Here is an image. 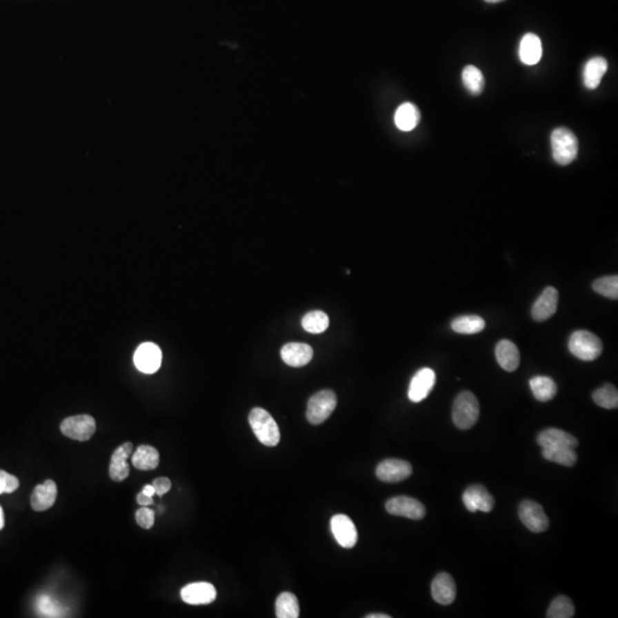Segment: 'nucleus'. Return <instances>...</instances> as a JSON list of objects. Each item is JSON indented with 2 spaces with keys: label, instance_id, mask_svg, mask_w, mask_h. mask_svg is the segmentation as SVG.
<instances>
[{
  "label": "nucleus",
  "instance_id": "nucleus-32",
  "mask_svg": "<svg viewBox=\"0 0 618 618\" xmlns=\"http://www.w3.org/2000/svg\"><path fill=\"white\" fill-rule=\"evenodd\" d=\"M575 615L574 602L566 595H559L548 607L546 617L571 618Z\"/></svg>",
  "mask_w": 618,
  "mask_h": 618
},
{
  "label": "nucleus",
  "instance_id": "nucleus-6",
  "mask_svg": "<svg viewBox=\"0 0 618 618\" xmlns=\"http://www.w3.org/2000/svg\"><path fill=\"white\" fill-rule=\"evenodd\" d=\"M97 423L93 417L90 415H78L69 417L61 423V432L66 437L72 440L88 441L94 435Z\"/></svg>",
  "mask_w": 618,
  "mask_h": 618
},
{
  "label": "nucleus",
  "instance_id": "nucleus-5",
  "mask_svg": "<svg viewBox=\"0 0 618 618\" xmlns=\"http://www.w3.org/2000/svg\"><path fill=\"white\" fill-rule=\"evenodd\" d=\"M337 407V395L330 390H321L309 399L307 420L312 425L324 423Z\"/></svg>",
  "mask_w": 618,
  "mask_h": 618
},
{
  "label": "nucleus",
  "instance_id": "nucleus-10",
  "mask_svg": "<svg viewBox=\"0 0 618 618\" xmlns=\"http://www.w3.org/2000/svg\"><path fill=\"white\" fill-rule=\"evenodd\" d=\"M161 348L156 343H145L135 350L133 361L139 371L152 375L161 368Z\"/></svg>",
  "mask_w": 618,
  "mask_h": 618
},
{
  "label": "nucleus",
  "instance_id": "nucleus-7",
  "mask_svg": "<svg viewBox=\"0 0 618 618\" xmlns=\"http://www.w3.org/2000/svg\"><path fill=\"white\" fill-rule=\"evenodd\" d=\"M519 517L522 524L532 532H544L548 530L550 520L545 515L544 508L534 501H524L519 508Z\"/></svg>",
  "mask_w": 618,
  "mask_h": 618
},
{
  "label": "nucleus",
  "instance_id": "nucleus-8",
  "mask_svg": "<svg viewBox=\"0 0 618 618\" xmlns=\"http://www.w3.org/2000/svg\"><path fill=\"white\" fill-rule=\"evenodd\" d=\"M386 510L390 515L404 517L411 520H421L426 515V508L419 501L407 496L390 498Z\"/></svg>",
  "mask_w": 618,
  "mask_h": 618
},
{
  "label": "nucleus",
  "instance_id": "nucleus-13",
  "mask_svg": "<svg viewBox=\"0 0 618 618\" xmlns=\"http://www.w3.org/2000/svg\"><path fill=\"white\" fill-rule=\"evenodd\" d=\"M331 530L336 541L343 548H352L357 545V527L350 517L345 515H337L331 519Z\"/></svg>",
  "mask_w": 618,
  "mask_h": 618
},
{
  "label": "nucleus",
  "instance_id": "nucleus-24",
  "mask_svg": "<svg viewBox=\"0 0 618 618\" xmlns=\"http://www.w3.org/2000/svg\"><path fill=\"white\" fill-rule=\"evenodd\" d=\"M419 121V109L410 102L401 104L400 107L397 108L395 116H394V121H395L397 128L403 132L412 131Z\"/></svg>",
  "mask_w": 618,
  "mask_h": 618
},
{
  "label": "nucleus",
  "instance_id": "nucleus-38",
  "mask_svg": "<svg viewBox=\"0 0 618 618\" xmlns=\"http://www.w3.org/2000/svg\"><path fill=\"white\" fill-rule=\"evenodd\" d=\"M152 487H154L156 495L164 496L171 489V481L168 477H158L152 482Z\"/></svg>",
  "mask_w": 618,
  "mask_h": 618
},
{
  "label": "nucleus",
  "instance_id": "nucleus-3",
  "mask_svg": "<svg viewBox=\"0 0 618 618\" xmlns=\"http://www.w3.org/2000/svg\"><path fill=\"white\" fill-rule=\"evenodd\" d=\"M480 415L479 401L473 393L461 392L454 402L452 420L459 430H470L477 423Z\"/></svg>",
  "mask_w": 618,
  "mask_h": 618
},
{
  "label": "nucleus",
  "instance_id": "nucleus-1",
  "mask_svg": "<svg viewBox=\"0 0 618 618\" xmlns=\"http://www.w3.org/2000/svg\"><path fill=\"white\" fill-rule=\"evenodd\" d=\"M249 423L253 433L262 444L267 447H276L279 444L281 440L279 425L265 409H252L249 415Z\"/></svg>",
  "mask_w": 618,
  "mask_h": 618
},
{
  "label": "nucleus",
  "instance_id": "nucleus-34",
  "mask_svg": "<svg viewBox=\"0 0 618 618\" xmlns=\"http://www.w3.org/2000/svg\"><path fill=\"white\" fill-rule=\"evenodd\" d=\"M593 290L601 296L612 300L618 298V276H605L593 283Z\"/></svg>",
  "mask_w": 618,
  "mask_h": 618
},
{
  "label": "nucleus",
  "instance_id": "nucleus-22",
  "mask_svg": "<svg viewBox=\"0 0 618 618\" xmlns=\"http://www.w3.org/2000/svg\"><path fill=\"white\" fill-rule=\"evenodd\" d=\"M496 359L505 371L513 372L520 364V352L510 340H501L496 346Z\"/></svg>",
  "mask_w": 618,
  "mask_h": 618
},
{
  "label": "nucleus",
  "instance_id": "nucleus-33",
  "mask_svg": "<svg viewBox=\"0 0 618 618\" xmlns=\"http://www.w3.org/2000/svg\"><path fill=\"white\" fill-rule=\"evenodd\" d=\"M593 401L599 407L616 409L618 407V392L615 386L606 383L593 393Z\"/></svg>",
  "mask_w": 618,
  "mask_h": 618
},
{
  "label": "nucleus",
  "instance_id": "nucleus-36",
  "mask_svg": "<svg viewBox=\"0 0 618 618\" xmlns=\"http://www.w3.org/2000/svg\"><path fill=\"white\" fill-rule=\"evenodd\" d=\"M20 486L17 477L0 470V495L12 494Z\"/></svg>",
  "mask_w": 618,
  "mask_h": 618
},
{
  "label": "nucleus",
  "instance_id": "nucleus-17",
  "mask_svg": "<svg viewBox=\"0 0 618 618\" xmlns=\"http://www.w3.org/2000/svg\"><path fill=\"white\" fill-rule=\"evenodd\" d=\"M457 588L454 578L447 572H441L432 583V597L440 605H451L456 599Z\"/></svg>",
  "mask_w": 618,
  "mask_h": 618
},
{
  "label": "nucleus",
  "instance_id": "nucleus-21",
  "mask_svg": "<svg viewBox=\"0 0 618 618\" xmlns=\"http://www.w3.org/2000/svg\"><path fill=\"white\" fill-rule=\"evenodd\" d=\"M541 55H543V46H541V41L537 34H524L521 39L520 48H519L520 60L527 66H534L539 62Z\"/></svg>",
  "mask_w": 618,
  "mask_h": 618
},
{
  "label": "nucleus",
  "instance_id": "nucleus-11",
  "mask_svg": "<svg viewBox=\"0 0 618 618\" xmlns=\"http://www.w3.org/2000/svg\"><path fill=\"white\" fill-rule=\"evenodd\" d=\"M463 503L468 511L488 512L492 511L495 506V499L490 492L481 484H473L464 491Z\"/></svg>",
  "mask_w": 618,
  "mask_h": 618
},
{
  "label": "nucleus",
  "instance_id": "nucleus-23",
  "mask_svg": "<svg viewBox=\"0 0 618 618\" xmlns=\"http://www.w3.org/2000/svg\"><path fill=\"white\" fill-rule=\"evenodd\" d=\"M608 69L607 60L601 57H592L585 64L583 71V79H584L585 88L588 90H595L601 83L602 77L605 76Z\"/></svg>",
  "mask_w": 618,
  "mask_h": 618
},
{
  "label": "nucleus",
  "instance_id": "nucleus-35",
  "mask_svg": "<svg viewBox=\"0 0 618 618\" xmlns=\"http://www.w3.org/2000/svg\"><path fill=\"white\" fill-rule=\"evenodd\" d=\"M37 608L41 614L45 617H57L60 616V609L57 607V604L53 601V599L50 598L48 595H41L37 600Z\"/></svg>",
  "mask_w": 618,
  "mask_h": 618
},
{
  "label": "nucleus",
  "instance_id": "nucleus-27",
  "mask_svg": "<svg viewBox=\"0 0 618 618\" xmlns=\"http://www.w3.org/2000/svg\"><path fill=\"white\" fill-rule=\"evenodd\" d=\"M541 455L546 461H553L562 466H574L577 461V454L575 449L567 447H545Z\"/></svg>",
  "mask_w": 618,
  "mask_h": 618
},
{
  "label": "nucleus",
  "instance_id": "nucleus-2",
  "mask_svg": "<svg viewBox=\"0 0 618 618\" xmlns=\"http://www.w3.org/2000/svg\"><path fill=\"white\" fill-rule=\"evenodd\" d=\"M551 146L552 154L559 165H569L577 157V137L569 128H555L552 132Z\"/></svg>",
  "mask_w": 618,
  "mask_h": 618
},
{
  "label": "nucleus",
  "instance_id": "nucleus-12",
  "mask_svg": "<svg viewBox=\"0 0 618 618\" xmlns=\"http://www.w3.org/2000/svg\"><path fill=\"white\" fill-rule=\"evenodd\" d=\"M435 381H437V376L433 370L430 368L420 369L411 379L408 397L415 403L421 402L430 395L434 385H435Z\"/></svg>",
  "mask_w": 618,
  "mask_h": 618
},
{
  "label": "nucleus",
  "instance_id": "nucleus-39",
  "mask_svg": "<svg viewBox=\"0 0 618 618\" xmlns=\"http://www.w3.org/2000/svg\"><path fill=\"white\" fill-rule=\"evenodd\" d=\"M137 501H138V504L141 505V506H149V505L154 504V499H152V497L147 496V495L143 494L142 491L138 495Z\"/></svg>",
  "mask_w": 618,
  "mask_h": 618
},
{
  "label": "nucleus",
  "instance_id": "nucleus-16",
  "mask_svg": "<svg viewBox=\"0 0 618 618\" xmlns=\"http://www.w3.org/2000/svg\"><path fill=\"white\" fill-rule=\"evenodd\" d=\"M132 454H133V444L131 442H125L114 451L109 467L111 480L121 482L128 479L130 475L128 459L131 457Z\"/></svg>",
  "mask_w": 618,
  "mask_h": 618
},
{
  "label": "nucleus",
  "instance_id": "nucleus-25",
  "mask_svg": "<svg viewBox=\"0 0 618 618\" xmlns=\"http://www.w3.org/2000/svg\"><path fill=\"white\" fill-rule=\"evenodd\" d=\"M531 392L541 402H548L557 395L558 387L555 380L546 376H536L529 381Z\"/></svg>",
  "mask_w": 618,
  "mask_h": 618
},
{
  "label": "nucleus",
  "instance_id": "nucleus-40",
  "mask_svg": "<svg viewBox=\"0 0 618 618\" xmlns=\"http://www.w3.org/2000/svg\"><path fill=\"white\" fill-rule=\"evenodd\" d=\"M142 492L147 495V496H150V497H152L154 495H156V492H154V487H152V484H147V486H145V488L142 489Z\"/></svg>",
  "mask_w": 618,
  "mask_h": 618
},
{
  "label": "nucleus",
  "instance_id": "nucleus-4",
  "mask_svg": "<svg viewBox=\"0 0 618 618\" xmlns=\"http://www.w3.org/2000/svg\"><path fill=\"white\" fill-rule=\"evenodd\" d=\"M568 346L570 353L581 361L597 360L602 353L601 340L586 330H578L572 333Z\"/></svg>",
  "mask_w": 618,
  "mask_h": 618
},
{
  "label": "nucleus",
  "instance_id": "nucleus-15",
  "mask_svg": "<svg viewBox=\"0 0 618 618\" xmlns=\"http://www.w3.org/2000/svg\"><path fill=\"white\" fill-rule=\"evenodd\" d=\"M559 292L553 286H548L535 301L531 314L535 321L543 322L551 319L558 308Z\"/></svg>",
  "mask_w": 618,
  "mask_h": 618
},
{
  "label": "nucleus",
  "instance_id": "nucleus-18",
  "mask_svg": "<svg viewBox=\"0 0 618 618\" xmlns=\"http://www.w3.org/2000/svg\"><path fill=\"white\" fill-rule=\"evenodd\" d=\"M312 347L303 343H289L281 350V357L288 366L300 368L308 364L312 359Z\"/></svg>",
  "mask_w": 618,
  "mask_h": 618
},
{
  "label": "nucleus",
  "instance_id": "nucleus-43",
  "mask_svg": "<svg viewBox=\"0 0 618 618\" xmlns=\"http://www.w3.org/2000/svg\"><path fill=\"white\" fill-rule=\"evenodd\" d=\"M484 1L489 3H501V1H504V0H484Z\"/></svg>",
  "mask_w": 618,
  "mask_h": 618
},
{
  "label": "nucleus",
  "instance_id": "nucleus-41",
  "mask_svg": "<svg viewBox=\"0 0 618 618\" xmlns=\"http://www.w3.org/2000/svg\"><path fill=\"white\" fill-rule=\"evenodd\" d=\"M366 618H390V616L386 615V614H369V615L366 616Z\"/></svg>",
  "mask_w": 618,
  "mask_h": 618
},
{
  "label": "nucleus",
  "instance_id": "nucleus-26",
  "mask_svg": "<svg viewBox=\"0 0 618 618\" xmlns=\"http://www.w3.org/2000/svg\"><path fill=\"white\" fill-rule=\"evenodd\" d=\"M132 464L140 470H154L159 464V454L154 447L140 446L132 456Z\"/></svg>",
  "mask_w": 618,
  "mask_h": 618
},
{
  "label": "nucleus",
  "instance_id": "nucleus-31",
  "mask_svg": "<svg viewBox=\"0 0 618 618\" xmlns=\"http://www.w3.org/2000/svg\"><path fill=\"white\" fill-rule=\"evenodd\" d=\"M329 316L322 310H312L307 312L301 321L303 330L309 333H322L329 328Z\"/></svg>",
  "mask_w": 618,
  "mask_h": 618
},
{
  "label": "nucleus",
  "instance_id": "nucleus-20",
  "mask_svg": "<svg viewBox=\"0 0 618 618\" xmlns=\"http://www.w3.org/2000/svg\"><path fill=\"white\" fill-rule=\"evenodd\" d=\"M537 442L541 448L567 447L576 449L579 444L576 437L559 428H548L543 430L538 435Z\"/></svg>",
  "mask_w": 618,
  "mask_h": 618
},
{
  "label": "nucleus",
  "instance_id": "nucleus-30",
  "mask_svg": "<svg viewBox=\"0 0 618 618\" xmlns=\"http://www.w3.org/2000/svg\"><path fill=\"white\" fill-rule=\"evenodd\" d=\"M463 84L472 95H480L484 90V77L480 69L474 66H466L461 74Z\"/></svg>",
  "mask_w": 618,
  "mask_h": 618
},
{
  "label": "nucleus",
  "instance_id": "nucleus-29",
  "mask_svg": "<svg viewBox=\"0 0 618 618\" xmlns=\"http://www.w3.org/2000/svg\"><path fill=\"white\" fill-rule=\"evenodd\" d=\"M451 328L455 332L461 333V335H475V333L481 332L486 328V322L480 316H461L452 321Z\"/></svg>",
  "mask_w": 618,
  "mask_h": 618
},
{
  "label": "nucleus",
  "instance_id": "nucleus-19",
  "mask_svg": "<svg viewBox=\"0 0 618 618\" xmlns=\"http://www.w3.org/2000/svg\"><path fill=\"white\" fill-rule=\"evenodd\" d=\"M57 487L53 480H46L44 484H38L31 495V508L34 511H46L53 506L57 501Z\"/></svg>",
  "mask_w": 618,
  "mask_h": 618
},
{
  "label": "nucleus",
  "instance_id": "nucleus-42",
  "mask_svg": "<svg viewBox=\"0 0 618 618\" xmlns=\"http://www.w3.org/2000/svg\"><path fill=\"white\" fill-rule=\"evenodd\" d=\"M3 526H5V517H3V508L0 506V530L3 529Z\"/></svg>",
  "mask_w": 618,
  "mask_h": 618
},
{
  "label": "nucleus",
  "instance_id": "nucleus-14",
  "mask_svg": "<svg viewBox=\"0 0 618 618\" xmlns=\"http://www.w3.org/2000/svg\"><path fill=\"white\" fill-rule=\"evenodd\" d=\"M217 598V590L206 581L186 585L181 590V599L188 605H208Z\"/></svg>",
  "mask_w": 618,
  "mask_h": 618
},
{
  "label": "nucleus",
  "instance_id": "nucleus-28",
  "mask_svg": "<svg viewBox=\"0 0 618 618\" xmlns=\"http://www.w3.org/2000/svg\"><path fill=\"white\" fill-rule=\"evenodd\" d=\"M276 617L298 618L300 615L299 602L296 595L284 592L276 600Z\"/></svg>",
  "mask_w": 618,
  "mask_h": 618
},
{
  "label": "nucleus",
  "instance_id": "nucleus-37",
  "mask_svg": "<svg viewBox=\"0 0 618 618\" xmlns=\"http://www.w3.org/2000/svg\"><path fill=\"white\" fill-rule=\"evenodd\" d=\"M135 519L140 527L143 529H152L154 524V512L149 510L147 506H142L135 513Z\"/></svg>",
  "mask_w": 618,
  "mask_h": 618
},
{
  "label": "nucleus",
  "instance_id": "nucleus-9",
  "mask_svg": "<svg viewBox=\"0 0 618 618\" xmlns=\"http://www.w3.org/2000/svg\"><path fill=\"white\" fill-rule=\"evenodd\" d=\"M412 474L410 463L402 459H386L377 466L376 475L386 484H397Z\"/></svg>",
  "mask_w": 618,
  "mask_h": 618
}]
</instances>
